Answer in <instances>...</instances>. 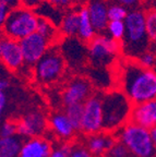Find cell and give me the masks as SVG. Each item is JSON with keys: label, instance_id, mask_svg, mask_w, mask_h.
I'll use <instances>...</instances> for the list:
<instances>
[{"label": "cell", "instance_id": "obj_27", "mask_svg": "<svg viewBox=\"0 0 156 157\" xmlns=\"http://www.w3.org/2000/svg\"><path fill=\"white\" fill-rule=\"evenodd\" d=\"M69 157H94L83 143H71Z\"/></svg>", "mask_w": 156, "mask_h": 157}, {"label": "cell", "instance_id": "obj_6", "mask_svg": "<svg viewBox=\"0 0 156 157\" xmlns=\"http://www.w3.org/2000/svg\"><path fill=\"white\" fill-rule=\"evenodd\" d=\"M66 63L59 46H51L45 56L34 66L35 80L43 85L55 83L64 74Z\"/></svg>", "mask_w": 156, "mask_h": 157}, {"label": "cell", "instance_id": "obj_8", "mask_svg": "<svg viewBox=\"0 0 156 157\" xmlns=\"http://www.w3.org/2000/svg\"><path fill=\"white\" fill-rule=\"evenodd\" d=\"M80 131L85 135L104 131V109L102 95L93 94L83 104V118Z\"/></svg>", "mask_w": 156, "mask_h": 157}, {"label": "cell", "instance_id": "obj_17", "mask_svg": "<svg viewBox=\"0 0 156 157\" xmlns=\"http://www.w3.org/2000/svg\"><path fill=\"white\" fill-rule=\"evenodd\" d=\"M54 150L53 142L46 136L25 140L19 157H50Z\"/></svg>", "mask_w": 156, "mask_h": 157}, {"label": "cell", "instance_id": "obj_14", "mask_svg": "<svg viewBox=\"0 0 156 157\" xmlns=\"http://www.w3.org/2000/svg\"><path fill=\"white\" fill-rule=\"evenodd\" d=\"M48 127L50 132L58 140L64 143H69V141L72 140V137L78 131L69 120L64 111H56L51 113L48 118Z\"/></svg>", "mask_w": 156, "mask_h": 157}, {"label": "cell", "instance_id": "obj_15", "mask_svg": "<svg viewBox=\"0 0 156 157\" xmlns=\"http://www.w3.org/2000/svg\"><path fill=\"white\" fill-rule=\"evenodd\" d=\"M130 121L152 130L156 127V99L134 105L131 111Z\"/></svg>", "mask_w": 156, "mask_h": 157}, {"label": "cell", "instance_id": "obj_29", "mask_svg": "<svg viewBox=\"0 0 156 157\" xmlns=\"http://www.w3.org/2000/svg\"><path fill=\"white\" fill-rule=\"evenodd\" d=\"M146 29L149 38L156 42V11H150L146 13Z\"/></svg>", "mask_w": 156, "mask_h": 157}, {"label": "cell", "instance_id": "obj_33", "mask_svg": "<svg viewBox=\"0 0 156 157\" xmlns=\"http://www.w3.org/2000/svg\"><path fill=\"white\" fill-rule=\"evenodd\" d=\"M49 3H51L53 6H55L56 8L60 10L67 9L73 3L74 0H47Z\"/></svg>", "mask_w": 156, "mask_h": 157}, {"label": "cell", "instance_id": "obj_20", "mask_svg": "<svg viewBox=\"0 0 156 157\" xmlns=\"http://www.w3.org/2000/svg\"><path fill=\"white\" fill-rule=\"evenodd\" d=\"M79 17H80V25H79V32L76 37L80 38L83 43L88 44L97 35V32L92 24L86 6L79 9Z\"/></svg>", "mask_w": 156, "mask_h": 157}, {"label": "cell", "instance_id": "obj_31", "mask_svg": "<svg viewBox=\"0 0 156 157\" xmlns=\"http://www.w3.org/2000/svg\"><path fill=\"white\" fill-rule=\"evenodd\" d=\"M142 67L147 69H152L153 66L155 64V56L153 52H145L144 54H142L141 56L138 58L137 60Z\"/></svg>", "mask_w": 156, "mask_h": 157}, {"label": "cell", "instance_id": "obj_28", "mask_svg": "<svg viewBox=\"0 0 156 157\" xmlns=\"http://www.w3.org/2000/svg\"><path fill=\"white\" fill-rule=\"evenodd\" d=\"M18 135V123L12 120H6L0 128V136L11 137Z\"/></svg>", "mask_w": 156, "mask_h": 157}, {"label": "cell", "instance_id": "obj_3", "mask_svg": "<svg viewBox=\"0 0 156 157\" xmlns=\"http://www.w3.org/2000/svg\"><path fill=\"white\" fill-rule=\"evenodd\" d=\"M104 109V131L115 133L130 121L133 105L120 90L102 94Z\"/></svg>", "mask_w": 156, "mask_h": 157}, {"label": "cell", "instance_id": "obj_1", "mask_svg": "<svg viewBox=\"0 0 156 157\" xmlns=\"http://www.w3.org/2000/svg\"><path fill=\"white\" fill-rule=\"evenodd\" d=\"M119 87L133 106L156 99V71L128 59L120 67Z\"/></svg>", "mask_w": 156, "mask_h": 157}, {"label": "cell", "instance_id": "obj_39", "mask_svg": "<svg viewBox=\"0 0 156 157\" xmlns=\"http://www.w3.org/2000/svg\"><path fill=\"white\" fill-rule=\"evenodd\" d=\"M151 133H152V139H153V143H154V148H155V157H156V127L152 129Z\"/></svg>", "mask_w": 156, "mask_h": 157}, {"label": "cell", "instance_id": "obj_21", "mask_svg": "<svg viewBox=\"0 0 156 157\" xmlns=\"http://www.w3.org/2000/svg\"><path fill=\"white\" fill-rule=\"evenodd\" d=\"M23 139L19 135L0 139V157H19L23 146Z\"/></svg>", "mask_w": 156, "mask_h": 157}, {"label": "cell", "instance_id": "obj_12", "mask_svg": "<svg viewBox=\"0 0 156 157\" xmlns=\"http://www.w3.org/2000/svg\"><path fill=\"white\" fill-rule=\"evenodd\" d=\"M0 57L3 66L11 71H18L25 64L19 40L3 36L0 40Z\"/></svg>", "mask_w": 156, "mask_h": 157}, {"label": "cell", "instance_id": "obj_35", "mask_svg": "<svg viewBox=\"0 0 156 157\" xmlns=\"http://www.w3.org/2000/svg\"><path fill=\"white\" fill-rule=\"evenodd\" d=\"M8 105V96L6 92H0V115H3Z\"/></svg>", "mask_w": 156, "mask_h": 157}, {"label": "cell", "instance_id": "obj_38", "mask_svg": "<svg viewBox=\"0 0 156 157\" xmlns=\"http://www.w3.org/2000/svg\"><path fill=\"white\" fill-rule=\"evenodd\" d=\"M11 86V82L9 78H0V92H6L8 91Z\"/></svg>", "mask_w": 156, "mask_h": 157}, {"label": "cell", "instance_id": "obj_25", "mask_svg": "<svg viewBox=\"0 0 156 157\" xmlns=\"http://www.w3.org/2000/svg\"><path fill=\"white\" fill-rule=\"evenodd\" d=\"M128 11L127 7L119 3H111L108 5V19L109 21H124L127 17Z\"/></svg>", "mask_w": 156, "mask_h": 157}, {"label": "cell", "instance_id": "obj_23", "mask_svg": "<svg viewBox=\"0 0 156 157\" xmlns=\"http://www.w3.org/2000/svg\"><path fill=\"white\" fill-rule=\"evenodd\" d=\"M64 113L69 118V120L72 122L76 130L80 131L81 123L83 118V104H76V105H70L64 107Z\"/></svg>", "mask_w": 156, "mask_h": 157}, {"label": "cell", "instance_id": "obj_7", "mask_svg": "<svg viewBox=\"0 0 156 157\" xmlns=\"http://www.w3.org/2000/svg\"><path fill=\"white\" fill-rule=\"evenodd\" d=\"M120 50L121 44L105 34H97L88 44V60L95 67L110 64Z\"/></svg>", "mask_w": 156, "mask_h": 157}, {"label": "cell", "instance_id": "obj_5", "mask_svg": "<svg viewBox=\"0 0 156 157\" xmlns=\"http://www.w3.org/2000/svg\"><path fill=\"white\" fill-rule=\"evenodd\" d=\"M39 15L35 10L19 7L10 11L9 17L3 23V36L15 40H22L37 31Z\"/></svg>", "mask_w": 156, "mask_h": 157}, {"label": "cell", "instance_id": "obj_24", "mask_svg": "<svg viewBox=\"0 0 156 157\" xmlns=\"http://www.w3.org/2000/svg\"><path fill=\"white\" fill-rule=\"evenodd\" d=\"M107 35L115 40H122L126 34V24L124 21H109L107 26Z\"/></svg>", "mask_w": 156, "mask_h": 157}, {"label": "cell", "instance_id": "obj_32", "mask_svg": "<svg viewBox=\"0 0 156 157\" xmlns=\"http://www.w3.org/2000/svg\"><path fill=\"white\" fill-rule=\"evenodd\" d=\"M47 0H21V7L31 10H37Z\"/></svg>", "mask_w": 156, "mask_h": 157}, {"label": "cell", "instance_id": "obj_2", "mask_svg": "<svg viewBox=\"0 0 156 157\" xmlns=\"http://www.w3.org/2000/svg\"><path fill=\"white\" fill-rule=\"evenodd\" d=\"M126 34L122 39L121 49L130 59L139 58L147 52L149 35L146 29V14L140 10H131L124 20Z\"/></svg>", "mask_w": 156, "mask_h": 157}, {"label": "cell", "instance_id": "obj_26", "mask_svg": "<svg viewBox=\"0 0 156 157\" xmlns=\"http://www.w3.org/2000/svg\"><path fill=\"white\" fill-rule=\"evenodd\" d=\"M104 157H132L128 148L121 142L116 140Z\"/></svg>", "mask_w": 156, "mask_h": 157}, {"label": "cell", "instance_id": "obj_11", "mask_svg": "<svg viewBox=\"0 0 156 157\" xmlns=\"http://www.w3.org/2000/svg\"><path fill=\"white\" fill-rule=\"evenodd\" d=\"M92 84L88 78L76 76L64 87L61 99L64 107L76 104H84L92 96Z\"/></svg>", "mask_w": 156, "mask_h": 157}, {"label": "cell", "instance_id": "obj_18", "mask_svg": "<svg viewBox=\"0 0 156 157\" xmlns=\"http://www.w3.org/2000/svg\"><path fill=\"white\" fill-rule=\"evenodd\" d=\"M86 8L96 32L103 33L106 31L109 19H108V5L105 0H88Z\"/></svg>", "mask_w": 156, "mask_h": 157}, {"label": "cell", "instance_id": "obj_36", "mask_svg": "<svg viewBox=\"0 0 156 157\" xmlns=\"http://www.w3.org/2000/svg\"><path fill=\"white\" fill-rule=\"evenodd\" d=\"M115 3H119V5H122L124 7H134L135 5L139 3L140 0H111Z\"/></svg>", "mask_w": 156, "mask_h": 157}, {"label": "cell", "instance_id": "obj_37", "mask_svg": "<svg viewBox=\"0 0 156 157\" xmlns=\"http://www.w3.org/2000/svg\"><path fill=\"white\" fill-rule=\"evenodd\" d=\"M0 2L7 5L11 10L21 7V0H0Z\"/></svg>", "mask_w": 156, "mask_h": 157}, {"label": "cell", "instance_id": "obj_10", "mask_svg": "<svg viewBox=\"0 0 156 157\" xmlns=\"http://www.w3.org/2000/svg\"><path fill=\"white\" fill-rule=\"evenodd\" d=\"M50 44L51 43L48 39L43 37L37 32L20 40L25 66L34 67L48 52V49L51 47Z\"/></svg>", "mask_w": 156, "mask_h": 157}, {"label": "cell", "instance_id": "obj_34", "mask_svg": "<svg viewBox=\"0 0 156 157\" xmlns=\"http://www.w3.org/2000/svg\"><path fill=\"white\" fill-rule=\"evenodd\" d=\"M10 11H11V9H10L7 5L0 2V24H1V26H2L3 23L6 22L7 17H9Z\"/></svg>", "mask_w": 156, "mask_h": 157}, {"label": "cell", "instance_id": "obj_4", "mask_svg": "<svg viewBox=\"0 0 156 157\" xmlns=\"http://www.w3.org/2000/svg\"><path fill=\"white\" fill-rule=\"evenodd\" d=\"M116 140L127 147L132 157H155L151 130L129 121L115 133Z\"/></svg>", "mask_w": 156, "mask_h": 157}, {"label": "cell", "instance_id": "obj_22", "mask_svg": "<svg viewBox=\"0 0 156 157\" xmlns=\"http://www.w3.org/2000/svg\"><path fill=\"white\" fill-rule=\"evenodd\" d=\"M36 32L50 43H55L59 38V29H57V25L43 17H39Z\"/></svg>", "mask_w": 156, "mask_h": 157}, {"label": "cell", "instance_id": "obj_9", "mask_svg": "<svg viewBox=\"0 0 156 157\" xmlns=\"http://www.w3.org/2000/svg\"><path fill=\"white\" fill-rule=\"evenodd\" d=\"M18 135L29 140L45 136L48 127V119L41 111H31L18 121Z\"/></svg>", "mask_w": 156, "mask_h": 157}, {"label": "cell", "instance_id": "obj_30", "mask_svg": "<svg viewBox=\"0 0 156 157\" xmlns=\"http://www.w3.org/2000/svg\"><path fill=\"white\" fill-rule=\"evenodd\" d=\"M70 143H64L61 142L58 145L54 146V150L51 153L50 157H69V153H70Z\"/></svg>", "mask_w": 156, "mask_h": 157}, {"label": "cell", "instance_id": "obj_16", "mask_svg": "<svg viewBox=\"0 0 156 157\" xmlns=\"http://www.w3.org/2000/svg\"><path fill=\"white\" fill-rule=\"evenodd\" d=\"M115 142L116 137L114 133L103 131L95 134L86 135L83 144L94 157H104Z\"/></svg>", "mask_w": 156, "mask_h": 157}, {"label": "cell", "instance_id": "obj_13", "mask_svg": "<svg viewBox=\"0 0 156 157\" xmlns=\"http://www.w3.org/2000/svg\"><path fill=\"white\" fill-rule=\"evenodd\" d=\"M60 50L66 62L71 67L83 66L88 58V45L78 37H64Z\"/></svg>", "mask_w": 156, "mask_h": 157}, {"label": "cell", "instance_id": "obj_19", "mask_svg": "<svg viewBox=\"0 0 156 157\" xmlns=\"http://www.w3.org/2000/svg\"><path fill=\"white\" fill-rule=\"evenodd\" d=\"M80 25L79 10H69L62 15L60 24L58 26L59 33L64 37H76Z\"/></svg>", "mask_w": 156, "mask_h": 157}]
</instances>
